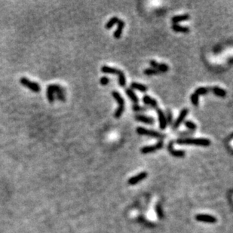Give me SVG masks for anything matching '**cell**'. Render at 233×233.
Returning a JSON list of instances; mask_svg holds the SVG:
<instances>
[{"label": "cell", "mask_w": 233, "mask_h": 233, "mask_svg": "<svg viewBox=\"0 0 233 233\" xmlns=\"http://www.w3.org/2000/svg\"><path fill=\"white\" fill-rule=\"evenodd\" d=\"M176 143L181 145H196L200 147H209L211 145V140L207 138H190L185 137L176 140Z\"/></svg>", "instance_id": "1"}, {"label": "cell", "mask_w": 233, "mask_h": 233, "mask_svg": "<svg viewBox=\"0 0 233 233\" xmlns=\"http://www.w3.org/2000/svg\"><path fill=\"white\" fill-rule=\"evenodd\" d=\"M101 71L106 74H115L118 76V82L121 87H124L126 85V79L124 73L120 70L115 68L110 67L108 66H103L101 67Z\"/></svg>", "instance_id": "2"}, {"label": "cell", "mask_w": 233, "mask_h": 233, "mask_svg": "<svg viewBox=\"0 0 233 233\" xmlns=\"http://www.w3.org/2000/svg\"><path fill=\"white\" fill-rule=\"evenodd\" d=\"M137 132L140 135L149 136V137H156V138H159V139H165L166 136L162 133H159L158 131H156L153 130H148L147 128H144L143 127H138L137 128Z\"/></svg>", "instance_id": "3"}, {"label": "cell", "mask_w": 233, "mask_h": 233, "mask_svg": "<svg viewBox=\"0 0 233 233\" xmlns=\"http://www.w3.org/2000/svg\"><path fill=\"white\" fill-rule=\"evenodd\" d=\"M20 82L21 83V85L25 86L27 88L30 89L33 92L38 93L41 91V87H40V85L37 82H34L30 81V79H28L26 77L21 78Z\"/></svg>", "instance_id": "4"}, {"label": "cell", "mask_w": 233, "mask_h": 233, "mask_svg": "<svg viewBox=\"0 0 233 233\" xmlns=\"http://www.w3.org/2000/svg\"><path fill=\"white\" fill-rule=\"evenodd\" d=\"M164 147V142L162 140L158 141V143L152 146H147V147H143V148H141L140 152L143 154H148V153H152L156 151L161 149L163 148Z\"/></svg>", "instance_id": "5"}, {"label": "cell", "mask_w": 233, "mask_h": 233, "mask_svg": "<svg viewBox=\"0 0 233 233\" xmlns=\"http://www.w3.org/2000/svg\"><path fill=\"white\" fill-rule=\"evenodd\" d=\"M188 113H189V109H186V108H184V109H183L182 110H181L180 114H179L178 117H177V118L176 119V121L174 122L173 126H172V128H173L174 130H176L179 128V126L180 125V124H182V122L184 121L185 118L186 117Z\"/></svg>", "instance_id": "6"}, {"label": "cell", "mask_w": 233, "mask_h": 233, "mask_svg": "<svg viewBox=\"0 0 233 233\" xmlns=\"http://www.w3.org/2000/svg\"><path fill=\"white\" fill-rule=\"evenodd\" d=\"M196 220L199 222L207 223H214L217 221L215 216L209 214H198L196 216Z\"/></svg>", "instance_id": "7"}, {"label": "cell", "mask_w": 233, "mask_h": 233, "mask_svg": "<svg viewBox=\"0 0 233 233\" xmlns=\"http://www.w3.org/2000/svg\"><path fill=\"white\" fill-rule=\"evenodd\" d=\"M148 176V174L147 172H141V173L138 174L137 175L134 176V177H132L128 180V183L129 185H136L138 183H140V181H142L143 180L146 179Z\"/></svg>", "instance_id": "8"}, {"label": "cell", "mask_w": 233, "mask_h": 233, "mask_svg": "<svg viewBox=\"0 0 233 233\" xmlns=\"http://www.w3.org/2000/svg\"><path fill=\"white\" fill-rule=\"evenodd\" d=\"M174 144V141H171L167 146V149L169 151V152L171 153L172 156H175V157H178V158H182L183 156L186 155V152H184L183 150H177V149H174L173 147Z\"/></svg>", "instance_id": "9"}, {"label": "cell", "mask_w": 233, "mask_h": 233, "mask_svg": "<svg viewBox=\"0 0 233 233\" xmlns=\"http://www.w3.org/2000/svg\"><path fill=\"white\" fill-rule=\"evenodd\" d=\"M157 113H158V122H159V128L161 130H165L167 127V121H166L165 115L161 109L157 108Z\"/></svg>", "instance_id": "10"}, {"label": "cell", "mask_w": 233, "mask_h": 233, "mask_svg": "<svg viewBox=\"0 0 233 233\" xmlns=\"http://www.w3.org/2000/svg\"><path fill=\"white\" fill-rule=\"evenodd\" d=\"M150 65L153 67V69H156L160 73H165L167 70H169V67L167 66V64H158L154 60H150Z\"/></svg>", "instance_id": "11"}, {"label": "cell", "mask_w": 233, "mask_h": 233, "mask_svg": "<svg viewBox=\"0 0 233 233\" xmlns=\"http://www.w3.org/2000/svg\"><path fill=\"white\" fill-rule=\"evenodd\" d=\"M112 95H113V98L116 100V102L118 103V109H124V98L122 97V95H121L118 91H113L112 92Z\"/></svg>", "instance_id": "12"}, {"label": "cell", "mask_w": 233, "mask_h": 233, "mask_svg": "<svg viewBox=\"0 0 233 233\" xmlns=\"http://www.w3.org/2000/svg\"><path fill=\"white\" fill-rule=\"evenodd\" d=\"M135 119L140 122H143L144 124H154V119L152 117H149L144 115H136Z\"/></svg>", "instance_id": "13"}, {"label": "cell", "mask_w": 233, "mask_h": 233, "mask_svg": "<svg viewBox=\"0 0 233 233\" xmlns=\"http://www.w3.org/2000/svg\"><path fill=\"white\" fill-rule=\"evenodd\" d=\"M143 101L146 105L149 106L151 107L156 108V109L158 107V103H157V101H156L155 99L151 97L150 96H149V95H145V96H143Z\"/></svg>", "instance_id": "14"}, {"label": "cell", "mask_w": 233, "mask_h": 233, "mask_svg": "<svg viewBox=\"0 0 233 233\" xmlns=\"http://www.w3.org/2000/svg\"><path fill=\"white\" fill-rule=\"evenodd\" d=\"M124 26H125V23L124 21H122V20H119L118 21V23H117V29L115 31V32H114V37L115 39H120L122 33V30L124 29Z\"/></svg>", "instance_id": "15"}, {"label": "cell", "mask_w": 233, "mask_h": 233, "mask_svg": "<svg viewBox=\"0 0 233 233\" xmlns=\"http://www.w3.org/2000/svg\"><path fill=\"white\" fill-rule=\"evenodd\" d=\"M210 91H212L215 95L218 97H224L226 95V91L224 89L220 88L219 87H213L210 88Z\"/></svg>", "instance_id": "16"}, {"label": "cell", "mask_w": 233, "mask_h": 233, "mask_svg": "<svg viewBox=\"0 0 233 233\" xmlns=\"http://www.w3.org/2000/svg\"><path fill=\"white\" fill-rule=\"evenodd\" d=\"M189 19V15H187V14H185V15L174 16V17H173L171 18V21H172V23H174V24H177V23L181 22V21H187Z\"/></svg>", "instance_id": "17"}, {"label": "cell", "mask_w": 233, "mask_h": 233, "mask_svg": "<svg viewBox=\"0 0 233 233\" xmlns=\"http://www.w3.org/2000/svg\"><path fill=\"white\" fill-rule=\"evenodd\" d=\"M172 30L174 32H183V33H188L189 32V28L187 26H183L179 24H173L171 26Z\"/></svg>", "instance_id": "18"}, {"label": "cell", "mask_w": 233, "mask_h": 233, "mask_svg": "<svg viewBox=\"0 0 233 233\" xmlns=\"http://www.w3.org/2000/svg\"><path fill=\"white\" fill-rule=\"evenodd\" d=\"M125 93L126 94L128 95V97L132 100V101L135 104H137V103L139 102V99L137 97V96L136 95V94L133 92L132 89L131 88H126L125 89Z\"/></svg>", "instance_id": "19"}, {"label": "cell", "mask_w": 233, "mask_h": 233, "mask_svg": "<svg viewBox=\"0 0 233 233\" xmlns=\"http://www.w3.org/2000/svg\"><path fill=\"white\" fill-rule=\"evenodd\" d=\"M131 89H135V90H138L141 92H146L147 91V87L145 86L143 84L137 82H133L131 84Z\"/></svg>", "instance_id": "20"}, {"label": "cell", "mask_w": 233, "mask_h": 233, "mask_svg": "<svg viewBox=\"0 0 233 233\" xmlns=\"http://www.w3.org/2000/svg\"><path fill=\"white\" fill-rule=\"evenodd\" d=\"M165 118H166V121H167V124H170L171 126H173L174 124V118H173V114L171 113V111L170 109H166L165 111Z\"/></svg>", "instance_id": "21"}, {"label": "cell", "mask_w": 233, "mask_h": 233, "mask_svg": "<svg viewBox=\"0 0 233 233\" xmlns=\"http://www.w3.org/2000/svg\"><path fill=\"white\" fill-rule=\"evenodd\" d=\"M118 21H119V19H118L117 17H112V18L106 23V24L105 25L106 29H108V30H109V29H111L114 25L116 24Z\"/></svg>", "instance_id": "22"}, {"label": "cell", "mask_w": 233, "mask_h": 233, "mask_svg": "<svg viewBox=\"0 0 233 233\" xmlns=\"http://www.w3.org/2000/svg\"><path fill=\"white\" fill-rule=\"evenodd\" d=\"M210 91V88H205V87H200L198 88H197L195 91V94H197L198 96L199 95H203V94H206Z\"/></svg>", "instance_id": "23"}, {"label": "cell", "mask_w": 233, "mask_h": 233, "mask_svg": "<svg viewBox=\"0 0 233 233\" xmlns=\"http://www.w3.org/2000/svg\"><path fill=\"white\" fill-rule=\"evenodd\" d=\"M184 124L186 125V128H188V129H189V131H195L196 130V128H197L196 124H195L193 122H192V121L189 120L186 121V122H184Z\"/></svg>", "instance_id": "24"}, {"label": "cell", "mask_w": 233, "mask_h": 233, "mask_svg": "<svg viewBox=\"0 0 233 233\" xmlns=\"http://www.w3.org/2000/svg\"><path fill=\"white\" fill-rule=\"evenodd\" d=\"M159 71H158L156 69H152V68H148L144 70V74L147 75H158L160 74Z\"/></svg>", "instance_id": "25"}, {"label": "cell", "mask_w": 233, "mask_h": 233, "mask_svg": "<svg viewBox=\"0 0 233 233\" xmlns=\"http://www.w3.org/2000/svg\"><path fill=\"white\" fill-rule=\"evenodd\" d=\"M149 108L147 106H140L137 105V104H134L133 105V111L135 112H145L148 110Z\"/></svg>", "instance_id": "26"}, {"label": "cell", "mask_w": 233, "mask_h": 233, "mask_svg": "<svg viewBox=\"0 0 233 233\" xmlns=\"http://www.w3.org/2000/svg\"><path fill=\"white\" fill-rule=\"evenodd\" d=\"M47 97L48 100H49L50 103H53L55 101V94H54L52 91L51 89H49L48 88H47Z\"/></svg>", "instance_id": "27"}, {"label": "cell", "mask_w": 233, "mask_h": 233, "mask_svg": "<svg viewBox=\"0 0 233 233\" xmlns=\"http://www.w3.org/2000/svg\"><path fill=\"white\" fill-rule=\"evenodd\" d=\"M190 100L192 101V104H193L195 106H198V96L197 94H196L195 93L192 94L190 97Z\"/></svg>", "instance_id": "28"}, {"label": "cell", "mask_w": 233, "mask_h": 233, "mask_svg": "<svg viewBox=\"0 0 233 233\" xmlns=\"http://www.w3.org/2000/svg\"><path fill=\"white\" fill-rule=\"evenodd\" d=\"M156 213H157V215H158V218L159 219L163 218L164 215H163V212H162V209L159 205H158L157 206H156Z\"/></svg>", "instance_id": "29"}, {"label": "cell", "mask_w": 233, "mask_h": 233, "mask_svg": "<svg viewBox=\"0 0 233 233\" xmlns=\"http://www.w3.org/2000/svg\"><path fill=\"white\" fill-rule=\"evenodd\" d=\"M194 134V131H180L178 133V135L182 136V137H189V136H192Z\"/></svg>", "instance_id": "30"}, {"label": "cell", "mask_w": 233, "mask_h": 233, "mask_svg": "<svg viewBox=\"0 0 233 233\" xmlns=\"http://www.w3.org/2000/svg\"><path fill=\"white\" fill-rule=\"evenodd\" d=\"M109 82V78L106 77V76H103L100 80V83L102 85H108V83Z\"/></svg>", "instance_id": "31"}]
</instances>
